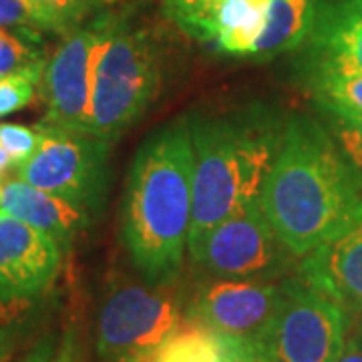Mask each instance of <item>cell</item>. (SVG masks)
Returning <instances> with one entry per match:
<instances>
[{
	"label": "cell",
	"instance_id": "cell-1",
	"mask_svg": "<svg viewBox=\"0 0 362 362\" xmlns=\"http://www.w3.org/2000/svg\"><path fill=\"white\" fill-rule=\"evenodd\" d=\"M362 195L334 137L318 121L292 115L259 194V207L294 258L308 256L344 223Z\"/></svg>",
	"mask_w": 362,
	"mask_h": 362
},
{
	"label": "cell",
	"instance_id": "cell-2",
	"mask_svg": "<svg viewBox=\"0 0 362 362\" xmlns=\"http://www.w3.org/2000/svg\"><path fill=\"white\" fill-rule=\"evenodd\" d=\"M194 214L189 121L156 131L133 159L121 207V238L151 284H173L183 266Z\"/></svg>",
	"mask_w": 362,
	"mask_h": 362
},
{
	"label": "cell",
	"instance_id": "cell-3",
	"mask_svg": "<svg viewBox=\"0 0 362 362\" xmlns=\"http://www.w3.org/2000/svg\"><path fill=\"white\" fill-rule=\"evenodd\" d=\"M282 131L284 123L264 107L189 121L194 214L187 250L233 211L258 202L278 156Z\"/></svg>",
	"mask_w": 362,
	"mask_h": 362
},
{
	"label": "cell",
	"instance_id": "cell-4",
	"mask_svg": "<svg viewBox=\"0 0 362 362\" xmlns=\"http://www.w3.org/2000/svg\"><path fill=\"white\" fill-rule=\"evenodd\" d=\"M90 52L89 135L113 141L145 113L159 90V54L145 28L103 14Z\"/></svg>",
	"mask_w": 362,
	"mask_h": 362
},
{
	"label": "cell",
	"instance_id": "cell-5",
	"mask_svg": "<svg viewBox=\"0 0 362 362\" xmlns=\"http://www.w3.org/2000/svg\"><path fill=\"white\" fill-rule=\"evenodd\" d=\"M183 320L171 284H125L103 300L97 316V352L107 362H151Z\"/></svg>",
	"mask_w": 362,
	"mask_h": 362
},
{
	"label": "cell",
	"instance_id": "cell-6",
	"mask_svg": "<svg viewBox=\"0 0 362 362\" xmlns=\"http://www.w3.org/2000/svg\"><path fill=\"white\" fill-rule=\"evenodd\" d=\"M37 151L16 165V180L61 195L89 214L103 206L109 180V141L89 133H73L40 121Z\"/></svg>",
	"mask_w": 362,
	"mask_h": 362
},
{
	"label": "cell",
	"instance_id": "cell-7",
	"mask_svg": "<svg viewBox=\"0 0 362 362\" xmlns=\"http://www.w3.org/2000/svg\"><path fill=\"white\" fill-rule=\"evenodd\" d=\"M350 314L304 278L282 282V302L262 342L278 362H337Z\"/></svg>",
	"mask_w": 362,
	"mask_h": 362
},
{
	"label": "cell",
	"instance_id": "cell-8",
	"mask_svg": "<svg viewBox=\"0 0 362 362\" xmlns=\"http://www.w3.org/2000/svg\"><path fill=\"white\" fill-rule=\"evenodd\" d=\"M192 258L216 278L272 282L294 258L264 216L259 202L233 211L189 247Z\"/></svg>",
	"mask_w": 362,
	"mask_h": 362
},
{
	"label": "cell",
	"instance_id": "cell-9",
	"mask_svg": "<svg viewBox=\"0 0 362 362\" xmlns=\"http://www.w3.org/2000/svg\"><path fill=\"white\" fill-rule=\"evenodd\" d=\"M282 302V284L218 278L197 288L187 318L223 337L262 340Z\"/></svg>",
	"mask_w": 362,
	"mask_h": 362
},
{
	"label": "cell",
	"instance_id": "cell-10",
	"mask_svg": "<svg viewBox=\"0 0 362 362\" xmlns=\"http://www.w3.org/2000/svg\"><path fill=\"white\" fill-rule=\"evenodd\" d=\"M296 52L308 87L362 75V0H318L310 35Z\"/></svg>",
	"mask_w": 362,
	"mask_h": 362
},
{
	"label": "cell",
	"instance_id": "cell-11",
	"mask_svg": "<svg viewBox=\"0 0 362 362\" xmlns=\"http://www.w3.org/2000/svg\"><path fill=\"white\" fill-rule=\"evenodd\" d=\"M93 45L95 25L75 26L47 59L40 78V95L47 107L42 123L73 133H89Z\"/></svg>",
	"mask_w": 362,
	"mask_h": 362
},
{
	"label": "cell",
	"instance_id": "cell-12",
	"mask_svg": "<svg viewBox=\"0 0 362 362\" xmlns=\"http://www.w3.org/2000/svg\"><path fill=\"white\" fill-rule=\"evenodd\" d=\"M63 254L51 235L0 209V306L45 294L59 276Z\"/></svg>",
	"mask_w": 362,
	"mask_h": 362
},
{
	"label": "cell",
	"instance_id": "cell-13",
	"mask_svg": "<svg viewBox=\"0 0 362 362\" xmlns=\"http://www.w3.org/2000/svg\"><path fill=\"white\" fill-rule=\"evenodd\" d=\"M298 276L349 314H362V195L337 232L302 258Z\"/></svg>",
	"mask_w": 362,
	"mask_h": 362
},
{
	"label": "cell",
	"instance_id": "cell-14",
	"mask_svg": "<svg viewBox=\"0 0 362 362\" xmlns=\"http://www.w3.org/2000/svg\"><path fill=\"white\" fill-rule=\"evenodd\" d=\"M0 209L28 223L30 228L51 235L63 252L73 247L77 235L89 226L90 220V214L85 207L61 195L42 192L23 180L4 183Z\"/></svg>",
	"mask_w": 362,
	"mask_h": 362
},
{
	"label": "cell",
	"instance_id": "cell-15",
	"mask_svg": "<svg viewBox=\"0 0 362 362\" xmlns=\"http://www.w3.org/2000/svg\"><path fill=\"white\" fill-rule=\"evenodd\" d=\"M318 0H272L268 23L252 52L258 61H272L298 51L310 35Z\"/></svg>",
	"mask_w": 362,
	"mask_h": 362
},
{
	"label": "cell",
	"instance_id": "cell-16",
	"mask_svg": "<svg viewBox=\"0 0 362 362\" xmlns=\"http://www.w3.org/2000/svg\"><path fill=\"white\" fill-rule=\"evenodd\" d=\"M272 0H226L218 14V49L228 54L252 57L268 23Z\"/></svg>",
	"mask_w": 362,
	"mask_h": 362
},
{
	"label": "cell",
	"instance_id": "cell-17",
	"mask_svg": "<svg viewBox=\"0 0 362 362\" xmlns=\"http://www.w3.org/2000/svg\"><path fill=\"white\" fill-rule=\"evenodd\" d=\"M220 334L183 316L175 332L157 350L151 362H220Z\"/></svg>",
	"mask_w": 362,
	"mask_h": 362
},
{
	"label": "cell",
	"instance_id": "cell-18",
	"mask_svg": "<svg viewBox=\"0 0 362 362\" xmlns=\"http://www.w3.org/2000/svg\"><path fill=\"white\" fill-rule=\"evenodd\" d=\"M47 54L42 35L21 33L0 26V77L18 73H42Z\"/></svg>",
	"mask_w": 362,
	"mask_h": 362
},
{
	"label": "cell",
	"instance_id": "cell-19",
	"mask_svg": "<svg viewBox=\"0 0 362 362\" xmlns=\"http://www.w3.org/2000/svg\"><path fill=\"white\" fill-rule=\"evenodd\" d=\"M226 0H163V13L187 37L214 42L218 14Z\"/></svg>",
	"mask_w": 362,
	"mask_h": 362
},
{
	"label": "cell",
	"instance_id": "cell-20",
	"mask_svg": "<svg viewBox=\"0 0 362 362\" xmlns=\"http://www.w3.org/2000/svg\"><path fill=\"white\" fill-rule=\"evenodd\" d=\"M310 90L334 119L362 117V75L320 81L310 85Z\"/></svg>",
	"mask_w": 362,
	"mask_h": 362
},
{
	"label": "cell",
	"instance_id": "cell-21",
	"mask_svg": "<svg viewBox=\"0 0 362 362\" xmlns=\"http://www.w3.org/2000/svg\"><path fill=\"white\" fill-rule=\"evenodd\" d=\"M0 26L21 33H59L66 35L65 26L51 14L39 8L33 0H0Z\"/></svg>",
	"mask_w": 362,
	"mask_h": 362
},
{
	"label": "cell",
	"instance_id": "cell-22",
	"mask_svg": "<svg viewBox=\"0 0 362 362\" xmlns=\"http://www.w3.org/2000/svg\"><path fill=\"white\" fill-rule=\"evenodd\" d=\"M42 73H18L0 77V117L25 109L35 99Z\"/></svg>",
	"mask_w": 362,
	"mask_h": 362
},
{
	"label": "cell",
	"instance_id": "cell-23",
	"mask_svg": "<svg viewBox=\"0 0 362 362\" xmlns=\"http://www.w3.org/2000/svg\"><path fill=\"white\" fill-rule=\"evenodd\" d=\"M334 121V141L362 187V117Z\"/></svg>",
	"mask_w": 362,
	"mask_h": 362
},
{
	"label": "cell",
	"instance_id": "cell-24",
	"mask_svg": "<svg viewBox=\"0 0 362 362\" xmlns=\"http://www.w3.org/2000/svg\"><path fill=\"white\" fill-rule=\"evenodd\" d=\"M40 135L37 127H26L18 123H0V145L6 149L14 165L25 163L37 151Z\"/></svg>",
	"mask_w": 362,
	"mask_h": 362
},
{
	"label": "cell",
	"instance_id": "cell-25",
	"mask_svg": "<svg viewBox=\"0 0 362 362\" xmlns=\"http://www.w3.org/2000/svg\"><path fill=\"white\" fill-rule=\"evenodd\" d=\"M33 2L47 14H51L54 21H59L66 30H73L83 16L101 6L113 4L117 0H33Z\"/></svg>",
	"mask_w": 362,
	"mask_h": 362
},
{
	"label": "cell",
	"instance_id": "cell-26",
	"mask_svg": "<svg viewBox=\"0 0 362 362\" xmlns=\"http://www.w3.org/2000/svg\"><path fill=\"white\" fill-rule=\"evenodd\" d=\"M220 362H278L268 346L256 338L223 337L220 334Z\"/></svg>",
	"mask_w": 362,
	"mask_h": 362
},
{
	"label": "cell",
	"instance_id": "cell-27",
	"mask_svg": "<svg viewBox=\"0 0 362 362\" xmlns=\"http://www.w3.org/2000/svg\"><path fill=\"white\" fill-rule=\"evenodd\" d=\"M23 362H83L81 350L73 332H66L61 340L45 338L30 350Z\"/></svg>",
	"mask_w": 362,
	"mask_h": 362
},
{
	"label": "cell",
	"instance_id": "cell-28",
	"mask_svg": "<svg viewBox=\"0 0 362 362\" xmlns=\"http://www.w3.org/2000/svg\"><path fill=\"white\" fill-rule=\"evenodd\" d=\"M11 308L13 306H0V362L6 361L13 354L14 344H16V328L11 324V318L2 314Z\"/></svg>",
	"mask_w": 362,
	"mask_h": 362
},
{
	"label": "cell",
	"instance_id": "cell-29",
	"mask_svg": "<svg viewBox=\"0 0 362 362\" xmlns=\"http://www.w3.org/2000/svg\"><path fill=\"white\" fill-rule=\"evenodd\" d=\"M337 362H362V332L346 338V344Z\"/></svg>",
	"mask_w": 362,
	"mask_h": 362
},
{
	"label": "cell",
	"instance_id": "cell-30",
	"mask_svg": "<svg viewBox=\"0 0 362 362\" xmlns=\"http://www.w3.org/2000/svg\"><path fill=\"white\" fill-rule=\"evenodd\" d=\"M14 163H13V159H11V156L6 153V149L0 145V175H4L8 169L13 168Z\"/></svg>",
	"mask_w": 362,
	"mask_h": 362
},
{
	"label": "cell",
	"instance_id": "cell-31",
	"mask_svg": "<svg viewBox=\"0 0 362 362\" xmlns=\"http://www.w3.org/2000/svg\"><path fill=\"white\" fill-rule=\"evenodd\" d=\"M2 189H4V185H2V181H0V199H2Z\"/></svg>",
	"mask_w": 362,
	"mask_h": 362
}]
</instances>
